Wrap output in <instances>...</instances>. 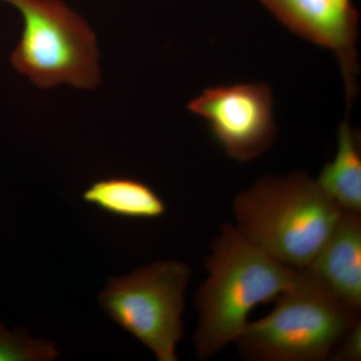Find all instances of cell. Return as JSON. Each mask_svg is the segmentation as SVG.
I'll return each mask as SVG.
<instances>
[{"label": "cell", "mask_w": 361, "mask_h": 361, "mask_svg": "<svg viewBox=\"0 0 361 361\" xmlns=\"http://www.w3.org/2000/svg\"><path fill=\"white\" fill-rule=\"evenodd\" d=\"M20 11L21 39L11 63L42 87L68 84L92 90L101 82L96 35L61 0H0Z\"/></svg>", "instance_id": "cell-4"}, {"label": "cell", "mask_w": 361, "mask_h": 361, "mask_svg": "<svg viewBox=\"0 0 361 361\" xmlns=\"http://www.w3.org/2000/svg\"><path fill=\"white\" fill-rule=\"evenodd\" d=\"M289 30L330 49L342 71L348 106L358 92L360 16L353 0H259Z\"/></svg>", "instance_id": "cell-7"}, {"label": "cell", "mask_w": 361, "mask_h": 361, "mask_svg": "<svg viewBox=\"0 0 361 361\" xmlns=\"http://www.w3.org/2000/svg\"><path fill=\"white\" fill-rule=\"evenodd\" d=\"M272 106L267 84H238L206 89L188 110L206 121L228 156L246 161L262 155L275 141Z\"/></svg>", "instance_id": "cell-6"}, {"label": "cell", "mask_w": 361, "mask_h": 361, "mask_svg": "<svg viewBox=\"0 0 361 361\" xmlns=\"http://www.w3.org/2000/svg\"><path fill=\"white\" fill-rule=\"evenodd\" d=\"M233 212L247 241L297 270L310 264L345 213L301 171L256 180L235 197Z\"/></svg>", "instance_id": "cell-2"}, {"label": "cell", "mask_w": 361, "mask_h": 361, "mask_svg": "<svg viewBox=\"0 0 361 361\" xmlns=\"http://www.w3.org/2000/svg\"><path fill=\"white\" fill-rule=\"evenodd\" d=\"M82 200L111 215L130 219H156L167 211L160 195L134 178L97 180L82 193Z\"/></svg>", "instance_id": "cell-9"}, {"label": "cell", "mask_w": 361, "mask_h": 361, "mask_svg": "<svg viewBox=\"0 0 361 361\" xmlns=\"http://www.w3.org/2000/svg\"><path fill=\"white\" fill-rule=\"evenodd\" d=\"M316 182L344 212L361 213L360 133L348 121L339 126L334 161L325 164Z\"/></svg>", "instance_id": "cell-10"}, {"label": "cell", "mask_w": 361, "mask_h": 361, "mask_svg": "<svg viewBox=\"0 0 361 361\" xmlns=\"http://www.w3.org/2000/svg\"><path fill=\"white\" fill-rule=\"evenodd\" d=\"M208 277L196 293L197 358L207 360L236 341L259 304L275 300L298 281L300 270L252 245L234 225L224 224L207 257Z\"/></svg>", "instance_id": "cell-1"}, {"label": "cell", "mask_w": 361, "mask_h": 361, "mask_svg": "<svg viewBox=\"0 0 361 361\" xmlns=\"http://www.w3.org/2000/svg\"><path fill=\"white\" fill-rule=\"evenodd\" d=\"M301 270L341 302L360 311L361 213H344L315 258Z\"/></svg>", "instance_id": "cell-8"}, {"label": "cell", "mask_w": 361, "mask_h": 361, "mask_svg": "<svg viewBox=\"0 0 361 361\" xmlns=\"http://www.w3.org/2000/svg\"><path fill=\"white\" fill-rule=\"evenodd\" d=\"M59 355L52 342L32 338L23 329L8 331L0 322V361H49Z\"/></svg>", "instance_id": "cell-11"}, {"label": "cell", "mask_w": 361, "mask_h": 361, "mask_svg": "<svg viewBox=\"0 0 361 361\" xmlns=\"http://www.w3.org/2000/svg\"><path fill=\"white\" fill-rule=\"evenodd\" d=\"M275 300L269 314L248 322L234 341L243 360H327L360 320V311L341 302L303 270L298 281Z\"/></svg>", "instance_id": "cell-3"}, {"label": "cell", "mask_w": 361, "mask_h": 361, "mask_svg": "<svg viewBox=\"0 0 361 361\" xmlns=\"http://www.w3.org/2000/svg\"><path fill=\"white\" fill-rule=\"evenodd\" d=\"M189 266L160 261L129 275L109 278L99 303L114 322L134 336L159 361H177L182 339Z\"/></svg>", "instance_id": "cell-5"}, {"label": "cell", "mask_w": 361, "mask_h": 361, "mask_svg": "<svg viewBox=\"0 0 361 361\" xmlns=\"http://www.w3.org/2000/svg\"><path fill=\"white\" fill-rule=\"evenodd\" d=\"M334 361H360L361 360V322H357L346 332L334 353L329 356Z\"/></svg>", "instance_id": "cell-12"}]
</instances>
